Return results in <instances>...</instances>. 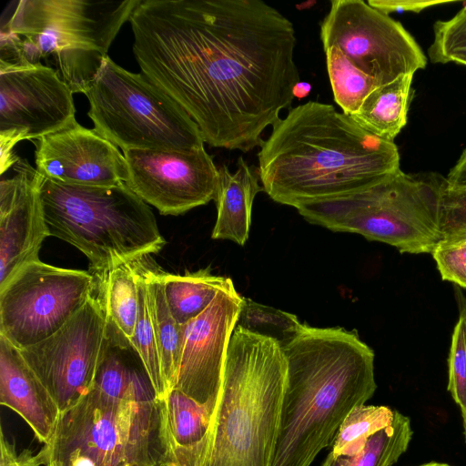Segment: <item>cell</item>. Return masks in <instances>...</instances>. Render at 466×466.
I'll return each mask as SVG.
<instances>
[{"label": "cell", "mask_w": 466, "mask_h": 466, "mask_svg": "<svg viewBox=\"0 0 466 466\" xmlns=\"http://www.w3.org/2000/svg\"><path fill=\"white\" fill-rule=\"evenodd\" d=\"M129 23L141 73L213 147L247 153L299 82L293 24L262 0H140Z\"/></svg>", "instance_id": "1"}, {"label": "cell", "mask_w": 466, "mask_h": 466, "mask_svg": "<svg viewBox=\"0 0 466 466\" xmlns=\"http://www.w3.org/2000/svg\"><path fill=\"white\" fill-rule=\"evenodd\" d=\"M258 158L263 191L296 209L361 190L400 169L393 141L318 101L290 108L279 118Z\"/></svg>", "instance_id": "2"}, {"label": "cell", "mask_w": 466, "mask_h": 466, "mask_svg": "<svg viewBox=\"0 0 466 466\" xmlns=\"http://www.w3.org/2000/svg\"><path fill=\"white\" fill-rule=\"evenodd\" d=\"M282 349L287 380L270 466H310L373 396L374 352L355 330L308 324Z\"/></svg>", "instance_id": "3"}, {"label": "cell", "mask_w": 466, "mask_h": 466, "mask_svg": "<svg viewBox=\"0 0 466 466\" xmlns=\"http://www.w3.org/2000/svg\"><path fill=\"white\" fill-rule=\"evenodd\" d=\"M286 380L280 344L237 326L203 466H270Z\"/></svg>", "instance_id": "4"}, {"label": "cell", "mask_w": 466, "mask_h": 466, "mask_svg": "<svg viewBox=\"0 0 466 466\" xmlns=\"http://www.w3.org/2000/svg\"><path fill=\"white\" fill-rule=\"evenodd\" d=\"M140 0H21L0 35V65L51 56L73 93L85 94Z\"/></svg>", "instance_id": "5"}, {"label": "cell", "mask_w": 466, "mask_h": 466, "mask_svg": "<svg viewBox=\"0 0 466 466\" xmlns=\"http://www.w3.org/2000/svg\"><path fill=\"white\" fill-rule=\"evenodd\" d=\"M38 191L49 235L79 249L95 277L157 253L166 243L148 205L125 183L66 185L41 175Z\"/></svg>", "instance_id": "6"}, {"label": "cell", "mask_w": 466, "mask_h": 466, "mask_svg": "<svg viewBox=\"0 0 466 466\" xmlns=\"http://www.w3.org/2000/svg\"><path fill=\"white\" fill-rule=\"evenodd\" d=\"M446 178L401 169L361 190L297 208L308 222L360 234L400 253H432L441 242L440 198Z\"/></svg>", "instance_id": "7"}, {"label": "cell", "mask_w": 466, "mask_h": 466, "mask_svg": "<svg viewBox=\"0 0 466 466\" xmlns=\"http://www.w3.org/2000/svg\"><path fill=\"white\" fill-rule=\"evenodd\" d=\"M49 461L58 466L170 464L161 400L126 402L91 389L60 413Z\"/></svg>", "instance_id": "8"}, {"label": "cell", "mask_w": 466, "mask_h": 466, "mask_svg": "<svg viewBox=\"0 0 466 466\" xmlns=\"http://www.w3.org/2000/svg\"><path fill=\"white\" fill-rule=\"evenodd\" d=\"M85 95L94 129L123 152L204 148L198 126L175 100L145 75L126 70L108 56Z\"/></svg>", "instance_id": "9"}, {"label": "cell", "mask_w": 466, "mask_h": 466, "mask_svg": "<svg viewBox=\"0 0 466 466\" xmlns=\"http://www.w3.org/2000/svg\"><path fill=\"white\" fill-rule=\"evenodd\" d=\"M96 279L35 260L0 288V336L19 350L56 333L86 304Z\"/></svg>", "instance_id": "10"}, {"label": "cell", "mask_w": 466, "mask_h": 466, "mask_svg": "<svg viewBox=\"0 0 466 466\" xmlns=\"http://www.w3.org/2000/svg\"><path fill=\"white\" fill-rule=\"evenodd\" d=\"M323 50L338 47L379 86L425 67L427 58L397 21L362 0H332L320 23Z\"/></svg>", "instance_id": "11"}, {"label": "cell", "mask_w": 466, "mask_h": 466, "mask_svg": "<svg viewBox=\"0 0 466 466\" xmlns=\"http://www.w3.org/2000/svg\"><path fill=\"white\" fill-rule=\"evenodd\" d=\"M106 340V317L93 294L56 333L20 351L63 412L92 389Z\"/></svg>", "instance_id": "12"}, {"label": "cell", "mask_w": 466, "mask_h": 466, "mask_svg": "<svg viewBox=\"0 0 466 466\" xmlns=\"http://www.w3.org/2000/svg\"><path fill=\"white\" fill-rule=\"evenodd\" d=\"M73 92L56 70L42 63L0 66V146L4 173L19 159L14 147L76 122Z\"/></svg>", "instance_id": "13"}, {"label": "cell", "mask_w": 466, "mask_h": 466, "mask_svg": "<svg viewBox=\"0 0 466 466\" xmlns=\"http://www.w3.org/2000/svg\"><path fill=\"white\" fill-rule=\"evenodd\" d=\"M125 183L162 215L177 216L215 200L219 172L205 148L190 152L130 149Z\"/></svg>", "instance_id": "14"}, {"label": "cell", "mask_w": 466, "mask_h": 466, "mask_svg": "<svg viewBox=\"0 0 466 466\" xmlns=\"http://www.w3.org/2000/svg\"><path fill=\"white\" fill-rule=\"evenodd\" d=\"M242 303L243 297L232 286L220 290L202 313L182 325V348L174 389L204 406L212 419Z\"/></svg>", "instance_id": "15"}, {"label": "cell", "mask_w": 466, "mask_h": 466, "mask_svg": "<svg viewBox=\"0 0 466 466\" xmlns=\"http://www.w3.org/2000/svg\"><path fill=\"white\" fill-rule=\"evenodd\" d=\"M35 145V169L50 180L90 187L128 180V165L119 148L76 121L38 138Z\"/></svg>", "instance_id": "16"}, {"label": "cell", "mask_w": 466, "mask_h": 466, "mask_svg": "<svg viewBox=\"0 0 466 466\" xmlns=\"http://www.w3.org/2000/svg\"><path fill=\"white\" fill-rule=\"evenodd\" d=\"M0 182V288L21 268L38 260L48 228L39 198L40 174L25 160Z\"/></svg>", "instance_id": "17"}, {"label": "cell", "mask_w": 466, "mask_h": 466, "mask_svg": "<svg viewBox=\"0 0 466 466\" xmlns=\"http://www.w3.org/2000/svg\"><path fill=\"white\" fill-rule=\"evenodd\" d=\"M0 402L23 418L41 442L47 444L50 441L60 417V410L20 350L2 336Z\"/></svg>", "instance_id": "18"}, {"label": "cell", "mask_w": 466, "mask_h": 466, "mask_svg": "<svg viewBox=\"0 0 466 466\" xmlns=\"http://www.w3.org/2000/svg\"><path fill=\"white\" fill-rule=\"evenodd\" d=\"M161 400L170 464L203 466L210 442L211 415L177 389L168 390Z\"/></svg>", "instance_id": "19"}, {"label": "cell", "mask_w": 466, "mask_h": 466, "mask_svg": "<svg viewBox=\"0 0 466 466\" xmlns=\"http://www.w3.org/2000/svg\"><path fill=\"white\" fill-rule=\"evenodd\" d=\"M218 172L219 184L214 200L218 215L211 238L243 246L249 236L254 198L263 191L258 173L241 156L234 173L226 165H222Z\"/></svg>", "instance_id": "20"}, {"label": "cell", "mask_w": 466, "mask_h": 466, "mask_svg": "<svg viewBox=\"0 0 466 466\" xmlns=\"http://www.w3.org/2000/svg\"><path fill=\"white\" fill-rule=\"evenodd\" d=\"M137 262L118 265L97 276L96 280L107 337L124 348H131L138 314Z\"/></svg>", "instance_id": "21"}, {"label": "cell", "mask_w": 466, "mask_h": 466, "mask_svg": "<svg viewBox=\"0 0 466 466\" xmlns=\"http://www.w3.org/2000/svg\"><path fill=\"white\" fill-rule=\"evenodd\" d=\"M135 353L132 348H124L107 337L92 389L126 402L158 400L144 367L138 368V362L133 361Z\"/></svg>", "instance_id": "22"}, {"label": "cell", "mask_w": 466, "mask_h": 466, "mask_svg": "<svg viewBox=\"0 0 466 466\" xmlns=\"http://www.w3.org/2000/svg\"><path fill=\"white\" fill-rule=\"evenodd\" d=\"M413 75L377 86L350 116L374 136L393 141L407 123Z\"/></svg>", "instance_id": "23"}, {"label": "cell", "mask_w": 466, "mask_h": 466, "mask_svg": "<svg viewBox=\"0 0 466 466\" xmlns=\"http://www.w3.org/2000/svg\"><path fill=\"white\" fill-rule=\"evenodd\" d=\"M138 268L146 284L163 376L167 390H170L176 385L178 372L183 338L182 325L177 322L168 308L161 272L146 268L141 260H138Z\"/></svg>", "instance_id": "24"}, {"label": "cell", "mask_w": 466, "mask_h": 466, "mask_svg": "<svg viewBox=\"0 0 466 466\" xmlns=\"http://www.w3.org/2000/svg\"><path fill=\"white\" fill-rule=\"evenodd\" d=\"M168 308L180 325L202 313L217 294L234 286L230 278L211 273L210 268L185 274L161 272Z\"/></svg>", "instance_id": "25"}, {"label": "cell", "mask_w": 466, "mask_h": 466, "mask_svg": "<svg viewBox=\"0 0 466 466\" xmlns=\"http://www.w3.org/2000/svg\"><path fill=\"white\" fill-rule=\"evenodd\" d=\"M411 437L410 418L397 410L393 421L371 435L361 451L351 456L328 454L321 466H393Z\"/></svg>", "instance_id": "26"}, {"label": "cell", "mask_w": 466, "mask_h": 466, "mask_svg": "<svg viewBox=\"0 0 466 466\" xmlns=\"http://www.w3.org/2000/svg\"><path fill=\"white\" fill-rule=\"evenodd\" d=\"M324 52L334 100L343 113L350 116L379 85L355 66L338 47L330 46Z\"/></svg>", "instance_id": "27"}, {"label": "cell", "mask_w": 466, "mask_h": 466, "mask_svg": "<svg viewBox=\"0 0 466 466\" xmlns=\"http://www.w3.org/2000/svg\"><path fill=\"white\" fill-rule=\"evenodd\" d=\"M396 411L383 405L355 407L341 423L329 454L351 456L359 452L371 435L393 421Z\"/></svg>", "instance_id": "28"}, {"label": "cell", "mask_w": 466, "mask_h": 466, "mask_svg": "<svg viewBox=\"0 0 466 466\" xmlns=\"http://www.w3.org/2000/svg\"><path fill=\"white\" fill-rule=\"evenodd\" d=\"M137 268L138 314L134 335L130 345L138 356L159 400L167 393V387L163 376L161 362L149 312L147 289L144 278Z\"/></svg>", "instance_id": "29"}, {"label": "cell", "mask_w": 466, "mask_h": 466, "mask_svg": "<svg viewBox=\"0 0 466 466\" xmlns=\"http://www.w3.org/2000/svg\"><path fill=\"white\" fill-rule=\"evenodd\" d=\"M237 326L273 339L283 347L297 335L302 323L294 314L243 297Z\"/></svg>", "instance_id": "30"}, {"label": "cell", "mask_w": 466, "mask_h": 466, "mask_svg": "<svg viewBox=\"0 0 466 466\" xmlns=\"http://www.w3.org/2000/svg\"><path fill=\"white\" fill-rule=\"evenodd\" d=\"M433 42L428 49L432 63L466 66V6L452 18L434 24Z\"/></svg>", "instance_id": "31"}, {"label": "cell", "mask_w": 466, "mask_h": 466, "mask_svg": "<svg viewBox=\"0 0 466 466\" xmlns=\"http://www.w3.org/2000/svg\"><path fill=\"white\" fill-rule=\"evenodd\" d=\"M448 367V390L460 408L466 440V302L453 329Z\"/></svg>", "instance_id": "32"}, {"label": "cell", "mask_w": 466, "mask_h": 466, "mask_svg": "<svg viewBox=\"0 0 466 466\" xmlns=\"http://www.w3.org/2000/svg\"><path fill=\"white\" fill-rule=\"evenodd\" d=\"M440 244L466 239V187H450L445 182L440 198Z\"/></svg>", "instance_id": "33"}, {"label": "cell", "mask_w": 466, "mask_h": 466, "mask_svg": "<svg viewBox=\"0 0 466 466\" xmlns=\"http://www.w3.org/2000/svg\"><path fill=\"white\" fill-rule=\"evenodd\" d=\"M431 254L441 278L466 289V239L439 244Z\"/></svg>", "instance_id": "34"}, {"label": "cell", "mask_w": 466, "mask_h": 466, "mask_svg": "<svg viewBox=\"0 0 466 466\" xmlns=\"http://www.w3.org/2000/svg\"><path fill=\"white\" fill-rule=\"evenodd\" d=\"M0 466H49V454L46 445L34 455L29 451L17 453L14 444L10 443L1 431Z\"/></svg>", "instance_id": "35"}, {"label": "cell", "mask_w": 466, "mask_h": 466, "mask_svg": "<svg viewBox=\"0 0 466 466\" xmlns=\"http://www.w3.org/2000/svg\"><path fill=\"white\" fill-rule=\"evenodd\" d=\"M445 0H369L368 4L378 11L388 15L392 12H414L420 11L429 7L446 4Z\"/></svg>", "instance_id": "36"}, {"label": "cell", "mask_w": 466, "mask_h": 466, "mask_svg": "<svg viewBox=\"0 0 466 466\" xmlns=\"http://www.w3.org/2000/svg\"><path fill=\"white\" fill-rule=\"evenodd\" d=\"M446 183L450 187H466V148L451 169L446 177Z\"/></svg>", "instance_id": "37"}, {"label": "cell", "mask_w": 466, "mask_h": 466, "mask_svg": "<svg viewBox=\"0 0 466 466\" xmlns=\"http://www.w3.org/2000/svg\"><path fill=\"white\" fill-rule=\"evenodd\" d=\"M310 90V84L299 81L293 87V96L294 97L303 98L309 94Z\"/></svg>", "instance_id": "38"}, {"label": "cell", "mask_w": 466, "mask_h": 466, "mask_svg": "<svg viewBox=\"0 0 466 466\" xmlns=\"http://www.w3.org/2000/svg\"><path fill=\"white\" fill-rule=\"evenodd\" d=\"M419 466H452V465H450V464L444 463V462L431 461V462L424 463V464H421Z\"/></svg>", "instance_id": "39"}, {"label": "cell", "mask_w": 466, "mask_h": 466, "mask_svg": "<svg viewBox=\"0 0 466 466\" xmlns=\"http://www.w3.org/2000/svg\"><path fill=\"white\" fill-rule=\"evenodd\" d=\"M49 466H58L56 462L49 461Z\"/></svg>", "instance_id": "40"}, {"label": "cell", "mask_w": 466, "mask_h": 466, "mask_svg": "<svg viewBox=\"0 0 466 466\" xmlns=\"http://www.w3.org/2000/svg\"><path fill=\"white\" fill-rule=\"evenodd\" d=\"M162 466H174V465H171V464H164Z\"/></svg>", "instance_id": "41"}]
</instances>
